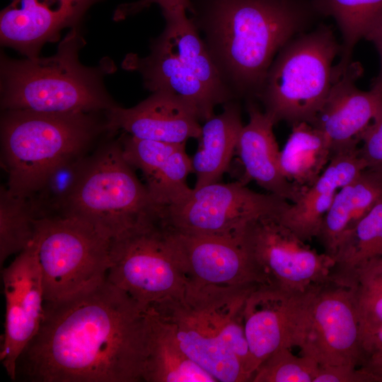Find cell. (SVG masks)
<instances>
[{
    "instance_id": "33",
    "label": "cell",
    "mask_w": 382,
    "mask_h": 382,
    "mask_svg": "<svg viewBox=\"0 0 382 382\" xmlns=\"http://www.w3.org/2000/svg\"><path fill=\"white\" fill-rule=\"evenodd\" d=\"M318 368L313 358L296 356L290 349H281L260 363L250 382H313Z\"/></svg>"
},
{
    "instance_id": "26",
    "label": "cell",
    "mask_w": 382,
    "mask_h": 382,
    "mask_svg": "<svg viewBox=\"0 0 382 382\" xmlns=\"http://www.w3.org/2000/svg\"><path fill=\"white\" fill-rule=\"evenodd\" d=\"M148 311L150 330L143 381L217 382L183 350L172 327Z\"/></svg>"
},
{
    "instance_id": "35",
    "label": "cell",
    "mask_w": 382,
    "mask_h": 382,
    "mask_svg": "<svg viewBox=\"0 0 382 382\" xmlns=\"http://www.w3.org/2000/svg\"><path fill=\"white\" fill-rule=\"evenodd\" d=\"M352 366H320L313 382H369L374 378L363 368Z\"/></svg>"
},
{
    "instance_id": "4",
    "label": "cell",
    "mask_w": 382,
    "mask_h": 382,
    "mask_svg": "<svg viewBox=\"0 0 382 382\" xmlns=\"http://www.w3.org/2000/svg\"><path fill=\"white\" fill-rule=\"evenodd\" d=\"M86 41L74 28L49 57L13 59L1 55V106L3 110L40 112H107L117 105L107 92L103 76L110 60L96 67L81 64Z\"/></svg>"
},
{
    "instance_id": "34",
    "label": "cell",
    "mask_w": 382,
    "mask_h": 382,
    "mask_svg": "<svg viewBox=\"0 0 382 382\" xmlns=\"http://www.w3.org/2000/svg\"><path fill=\"white\" fill-rule=\"evenodd\" d=\"M359 141H363L359 151L366 168L382 173V108L360 134Z\"/></svg>"
},
{
    "instance_id": "19",
    "label": "cell",
    "mask_w": 382,
    "mask_h": 382,
    "mask_svg": "<svg viewBox=\"0 0 382 382\" xmlns=\"http://www.w3.org/2000/svg\"><path fill=\"white\" fill-rule=\"evenodd\" d=\"M121 144L125 160L144 175L155 205L169 206L191 192L187 178L193 173V167L185 144L143 139L125 133Z\"/></svg>"
},
{
    "instance_id": "32",
    "label": "cell",
    "mask_w": 382,
    "mask_h": 382,
    "mask_svg": "<svg viewBox=\"0 0 382 382\" xmlns=\"http://www.w3.org/2000/svg\"><path fill=\"white\" fill-rule=\"evenodd\" d=\"M36 218L26 197L0 190V262L25 249L34 238Z\"/></svg>"
},
{
    "instance_id": "39",
    "label": "cell",
    "mask_w": 382,
    "mask_h": 382,
    "mask_svg": "<svg viewBox=\"0 0 382 382\" xmlns=\"http://www.w3.org/2000/svg\"><path fill=\"white\" fill-rule=\"evenodd\" d=\"M377 373L382 379V358L379 359L377 366H376Z\"/></svg>"
},
{
    "instance_id": "28",
    "label": "cell",
    "mask_w": 382,
    "mask_h": 382,
    "mask_svg": "<svg viewBox=\"0 0 382 382\" xmlns=\"http://www.w3.org/2000/svg\"><path fill=\"white\" fill-rule=\"evenodd\" d=\"M317 11L333 17L341 31L340 60L334 66L335 81L350 65L352 51L382 17V0H313Z\"/></svg>"
},
{
    "instance_id": "24",
    "label": "cell",
    "mask_w": 382,
    "mask_h": 382,
    "mask_svg": "<svg viewBox=\"0 0 382 382\" xmlns=\"http://www.w3.org/2000/svg\"><path fill=\"white\" fill-rule=\"evenodd\" d=\"M243 125L236 100L224 104L223 111L202 126L199 147L192 158L196 176L194 189L217 183L229 168Z\"/></svg>"
},
{
    "instance_id": "10",
    "label": "cell",
    "mask_w": 382,
    "mask_h": 382,
    "mask_svg": "<svg viewBox=\"0 0 382 382\" xmlns=\"http://www.w3.org/2000/svg\"><path fill=\"white\" fill-rule=\"evenodd\" d=\"M290 204L272 193L248 188L244 183L219 182L192 189L180 201L160 207L164 223L189 234L235 236L250 221L279 216Z\"/></svg>"
},
{
    "instance_id": "21",
    "label": "cell",
    "mask_w": 382,
    "mask_h": 382,
    "mask_svg": "<svg viewBox=\"0 0 382 382\" xmlns=\"http://www.w3.org/2000/svg\"><path fill=\"white\" fill-rule=\"evenodd\" d=\"M366 168L357 146L333 155L316 181L301 189L278 220L303 241L317 238L337 191Z\"/></svg>"
},
{
    "instance_id": "37",
    "label": "cell",
    "mask_w": 382,
    "mask_h": 382,
    "mask_svg": "<svg viewBox=\"0 0 382 382\" xmlns=\"http://www.w3.org/2000/svg\"><path fill=\"white\" fill-rule=\"evenodd\" d=\"M363 349L366 360L370 358L382 357V327L364 342Z\"/></svg>"
},
{
    "instance_id": "13",
    "label": "cell",
    "mask_w": 382,
    "mask_h": 382,
    "mask_svg": "<svg viewBox=\"0 0 382 382\" xmlns=\"http://www.w3.org/2000/svg\"><path fill=\"white\" fill-rule=\"evenodd\" d=\"M301 354L320 366H362L366 356L360 323L351 289L331 279L323 283L313 301Z\"/></svg>"
},
{
    "instance_id": "6",
    "label": "cell",
    "mask_w": 382,
    "mask_h": 382,
    "mask_svg": "<svg viewBox=\"0 0 382 382\" xmlns=\"http://www.w3.org/2000/svg\"><path fill=\"white\" fill-rule=\"evenodd\" d=\"M340 52L327 25L301 33L279 51L257 97L274 124H313L335 82L332 63Z\"/></svg>"
},
{
    "instance_id": "23",
    "label": "cell",
    "mask_w": 382,
    "mask_h": 382,
    "mask_svg": "<svg viewBox=\"0 0 382 382\" xmlns=\"http://www.w3.org/2000/svg\"><path fill=\"white\" fill-rule=\"evenodd\" d=\"M381 200L382 173L378 171L366 168L341 187L323 220L317 236L324 253L333 259L340 244Z\"/></svg>"
},
{
    "instance_id": "12",
    "label": "cell",
    "mask_w": 382,
    "mask_h": 382,
    "mask_svg": "<svg viewBox=\"0 0 382 382\" xmlns=\"http://www.w3.org/2000/svg\"><path fill=\"white\" fill-rule=\"evenodd\" d=\"M322 284L299 291L260 284L251 291L245 303L243 318L254 372L274 352L301 347Z\"/></svg>"
},
{
    "instance_id": "27",
    "label": "cell",
    "mask_w": 382,
    "mask_h": 382,
    "mask_svg": "<svg viewBox=\"0 0 382 382\" xmlns=\"http://www.w3.org/2000/svg\"><path fill=\"white\" fill-rule=\"evenodd\" d=\"M332 157L328 136L305 122L292 125L284 148L279 166L283 175L301 190L313 185Z\"/></svg>"
},
{
    "instance_id": "9",
    "label": "cell",
    "mask_w": 382,
    "mask_h": 382,
    "mask_svg": "<svg viewBox=\"0 0 382 382\" xmlns=\"http://www.w3.org/2000/svg\"><path fill=\"white\" fill-rule=\"evenodd\" d=\"M110 259L107 279L147 310L185 286L159 209L112 239Z\"/></svg>"
},
{
    "instance_id": "8",
    "label": "cell",
    "mask_w": 382,
    "mask_h": 382,
    "mask_svg": "<svg viewBox=\"0 0 382 382\" xmlns=\"http://www.w3.org/2000/svg\"><path fill=\"white\" fill-rule=\"evenodd\" d=\"M45 302L66 300L107 279L110 240L71 216L36 219L33 238Z\"/></svg>"
},
{
    "instance_id": "17",
    "label": "cell",
    "mask_w": 382,
    "mask_h": 382,
    "mask_svg": "<svg viewBox=\"0 0 382 382\" xmlns=\"http://www.w3.org/2000/svg\"><path fill=\"white\" fill-rule=\"evenodd\" d=\"M359 65L351 63L335 81L313 127L323 131L330 143L332 156L357 146L359 136L382 108V82L376 79L369 91L355 84Z\"/></svg>"
},
{
    "instance_id": "31",
    "label": "cell",
    "mask_w": 382,
    "mask_h": 382,
    "mask_svg": "<svg viewBox=\"0 0 382 382\" xmlns=\"http://www.w3.org/2000/svg\"><path fill=\"white\" fill-rule=\"evenodd\" d=\"M339 282L352 291L363 346L382 327V255L362 263Z\"/></svg>"
},
{
    "instance_id": "30",
    "label": "cell",
    "mask_w": 382,
    "mask_h": 382,
    "mask_svg": "<svg viewBox=\"0 0 382 382\" xmlns=\"http://www.w3.org/2000/svg\"><path fill=\"white\" fill-rule=\"evenodd\" d=\"M382 255V200L356 225L338 246L330 279L342 281L362 263Z\"/></svg>"
},
{
    "instance_id": "36",
    "label": "cell",
    "mask_w": 382,
    "mask_h": 382,
    "mask_svg": "<svg viewBox=\"0 0 382 382\" xmlns=\"http://www.w3.org/2000/svg\"><path fill=\"white\" fill-rule=\"evenodd\" d=\"M158 4L162 9L163 14L178 12H187L191 10L190 0H139L125 4L118 7L115 13V20H122L149 7Z\"/></svg>"
},
{
    "instance_id": "20",
    "label": "cell",
    "mask_w": 382,
    "mask_h": 382,
    "mask_svg": "<svg viewBox=\"0 0 382 382\" xmlns=\"http://www.w3.org/2000/svg\"><path fill=\"white\" fill-rule=\"evenodd\" d=\"M122 66L138 71L144 87L151 93L163 91L179 98L192 110L199 121L205 122L214 115L217 101L159 36L152 40L149 54L141 57L129 54Z\"/></svg>"
},
{
    "instance_id": "1",
    "label": "cell",
    "mask_w": 382,
    "mask_h": 382,
    "mask_svg": "<svg viewBox=\"0 0 382 382\" xmlns=\"http://www.w3.org/2000/svg\"><path fill=\"white\" fill-rule=\"evenodd\" d=\"M149 330L148 310L107 279L70 299L45 301L39 330L17 361L16 379L143 381Z\"/></svg>"
},
{
    "instance_id": "14",
    "label": "cell",
    "mask_w": 382,
    "mask_h": 382,
    "mask_svg": "<svg viewBox=\"0 0 382 382\" xmlns=\"http://www.w3.org/2000/svg\"><path fill=\"white\" fill-rule=\"evenodd\" d=\"M241 233L197 235L169 228L173 252L185 281L217 286L265 284Z\"/></svg>"
},
{
    "instance_id": "18",
    "label": "cell",
    "mask_w": 382,
    "mask_h": 382,
    "mask_svg": "<svg viewBox=\"0 0 382 382\" xmlns=\"http://www.w3.org/2000/svg\"><path fill=\"white\" fill-rule=\"evenodd\" d=\"M107 130L119 129L137 138L170 144L199 139L202 126L192 110L179 98L156 91L138 105H117L105 112Z\"/></svg>"
},
{
    "instance_id": "38",
    "label": "cell",
    "mask_w": 382,
    "mask_h": 382,
    "mask_svg": "<svg viewBox=\"0 0 382 382\" xmlns=\"http://www.w3.org/2000/svg\"><path fill=\"white\" fill-rule=\"evenodd\" d=\"M365 38L374 44L379 53L381 69L376 79L382 82V17L376 22Z\"/></svg>"
},
{
    "instance_id": "22",
    "label": "cell",
    "mask_w": 382,
    "mask_h": 382,
    "mask_svg": "<svg viewBox=\"0 0 382 382\" xmlns=\"http://www.w3.org/2000/svg\"><path fill=\"white\" fill-rule=\"evenodd\" d=\"M249 122L242 127L236 154L245 169V176L284 199L295 202L301 189L289 181L279 166L280 151L276 141L272 118L253 100H248Z\"/></svg>"
},
{
    "instance_id": "5",
    "label": "cell",
    "mask_w": 382,
    "mask_h": 382,
    "mask_svg": "<svg viewBox=\"0 0 382 382\" xmlns=\"http://www.w3.org/2000/svg\"><path fill=\"white\" fill-rule=\"evenodd\" d=\"M96 112L50 113L4 110L1 118V163L7 188L28 197L62 161L83 152L102 131Z\"/></svg>"
},
{
    "instance_id": "29",
    "label": "cell",
    "mask_w": 382,
    "mask_h": 382,
    "mask_svg": "<svg viewBox=\"0 0 382 382\" xmlns=\"http://www.w3.org/2000/svg\"><path fill=\"white\" fill-rule=\"evenodd\" d=\"M88 158L83 152L62 161L27 197L37 219L65 214L84 174Z\"/></svg>"
},
{
    "instance_id": "15",
    "label": "cell",
    "mask_w": 382,
    "mask_h": 382,
    "mask_svg": "<svg viewBox=\"0 0 382 382\" xmlns=\"http://www.w3.org/2000/svg\"><path fill=\"white\" fill-rule=\"evenodd\" d=\"M6 300L0 360L11 380L16 379L18 357L39 330L44 313L42 274L33 241L3 270Z\"/></svg>"
},
{
    "instance_id": "2",
    "label": "cell",
    "mask_w": 382,
    "mask_h": 382,
    "mask_svg": "<svg viewBox=\"0 0 382 382\" xmlns=\"http://www.w3.org/2000/svg\"><path fill=\"white\" fill-rule=\"evenodd\" d=\"M190 18L236 98H257L279 51L317 11L306 0H190Z\"/></svg>"
},
{
    "instance_id": "25",
    "label": "cell",
    "mask_w": 382,
    "mask_h": 382,
    "mask_svg": "<svg viewBox=\"0 0 382 382\" xmlns=\"http://www.w3.org/2000/svg\"><path fill=\"white\" fill-rule=\"evenodd\" d=\"M166 26L159 37L192 71L217 103L236 97L224 82L198 30L186 12L163 14Z\"/></svg>"
},
{
    "instance_id": "3",
    "label": "cell",
    "mask_w": 382,
    "mask_h": 382,
    "mask_svg": "<svg viewBox=\"0 0 382 382\" xmlns=\"http://www.w3.org/2000/svg\"><path fill=\"white\" fill-rule=\"evenodd\" d=\"M257 286H217L186 281L180 293L149 310L172 327L183 350L217 382H248L254 368L243 311Z\"/></svg>"
},
{
    "instance_id": "11",
    "label": "cell",
    "mask_w": 382,
    "mask_h": 382,
    "mask_svg": "<svg viewBox=\"0 0 382 382\" xmlns=\"http://www.w3.org/2000/svg\"><path fill=\"white\" fill-rule=\"evenodd\" d=\"M241 236L265 284L299 291L330 278L333 259L311 248L277 216L250 221Z\"/></svg>"
},
{
    "instance_id": "7",
    "label": "cell",
    "mask_w": 382,
    "mask_h": 382,
    "mask_svg": "<svg viewBox=\"0 0 382 382\" xmlns=\"http://www.w3.org/2000/svg\"><path fill=\"white\" fill-rule=\"evenodd\" d=\"M125 160L120 141L89 156L84 174L63 216L90 224L110 241L135 227L158 206Z\"/></svg>"
},
{
    "instance_id": "16",
    "label": "cell",
    "mask_w": 382,
    "mask_h": 382,
    "mask_svg": "<svg viewBox=\"0 0 382 382\" xmlns=\"http://www.w3.org/2000/svg\"><path fill=\"white\" fill-rule=\"evenodd\" d=\"M98 0H12L0 16L1 43L28 58L39 57L46 42H55L67 27L78 28Z\"/></svg>"
}]
</instances>
